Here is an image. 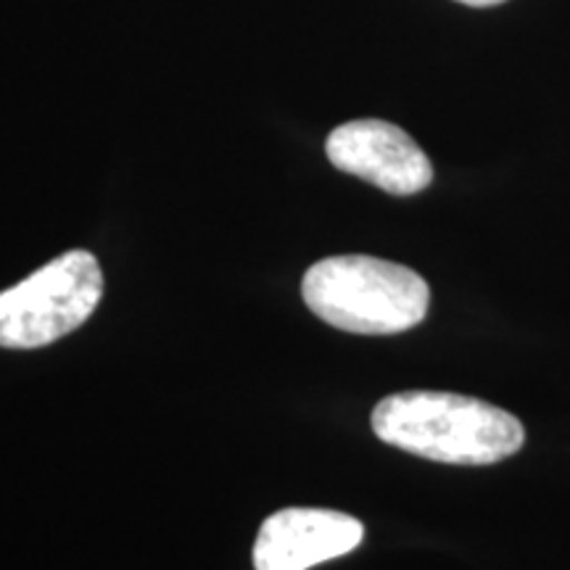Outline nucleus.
<instances>
[{
  "mask_svg": "<svg viewBox=\"0 0 570 570\" xmlns=\"http://www.w3.org/2000/svg\"><path fill=\"white\" fill-rule=\"evenodd\" d=\"M373 431L386 444L444 465H494L525 441L508 410L446 391H402L373 410Z\"/></svg>",
  "mask_w": 570,
  "mask_h": 570,
  "instance_id": "1",
  "label": "nucleus"
},
{
  "mask_svg": "<svg viewBox=\"0 0 570 570\" xmlns=\"http://www.w3.org/2000/svg\"><path fill=\"white\" fill-rule=\"evenodd\" d=\"M304 304L323 323L356 336H394L420 325L431 291L415 269L375 256H327L306 269Z\"/></svg>",
  "mask_w": 570,
  "mask_h": 570,
  "instance_id": "2",
  "label": "nucleus"
},
{
  "mask_svg": "<svg viewBox=\"0 0 570 570\" xmlns=\"http://www.w3.org/2000/svg\"><path fill=\"white\" fill-rule=\"evenodd\" d=\"M104 273L90 252L75 248L0 294V346L42 348L69 336L98 309Z\"/></svg>",
  "mask_w": 570,
  "mask_h": 570,
  "instance_id": "3",
  "label": "nucleus"
},
{
  "mask_svg": "<svg viewBox=\"0 0 570 570\" xmlns=\"http://www.w3.org/2000/svg\"><path fill=\"white\" fill-rule=\"evenodd\" d=\"M325 154L336 169L391 196H415L433 180L431 159L402 127L383 119H354L327 135Z\"/></svg>",
  "mask_w": 570,
  "mask_h": 570,
  "instance_id": "4",
  "label": "nucleus"
},
{
  "mask_svg": "<svg viewBox=\"0 0 570 570\" xmlns=\"http://www.w3.org/2000/svg\"><path fill=\"white\" fill-rule=\"evenodd\" d=\"M365 539V525L338 510L285 508L262 523L254 541L256 570H309L344 558Z\"/></svg>",
  "mask_w": 570,
  "mask_h": 570,
  "instance_id": "5",
  "label": "nucleus"
},
{
  "mask_svg": "<svg viewBox=\"0 0 570 570\" xmlns=\"http://www.w3.org/2000/svg\"><path fill=\"white\" fill-rule=\"evenodd\" d=\"M458 3L473 6V9H489V6H499V3H504V0H458Z\"/></svg>",
  "mask_w": 570,
  "mask_h": 570,
  "instance_id": "6",
  "label": "nucleus"
}]
</instances>
